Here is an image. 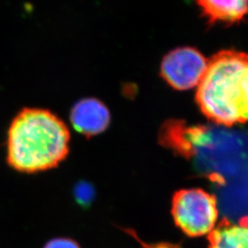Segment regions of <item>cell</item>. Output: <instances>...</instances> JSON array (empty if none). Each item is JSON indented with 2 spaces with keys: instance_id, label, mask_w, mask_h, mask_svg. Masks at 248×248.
Listing matches in <instances>:
<instances>
[{
  "instance_id": "6da1fadb",
  "label": "cell",
  "mask_w": 248,
  "mask_h": 248,
  "mask_svg": "<svg viewBox=\"0 0 248 248\" xmlns=\"http://www.w3.org/2000/svg\"><path fill=\"white\" fill-rule=\"evenodd\" d=\"M70 132L51 110L24 108L9 124L7 162L23 174H36L57 168L69 154Z\"/></svg>"
},
{
  "instance_id": "7a4b0ae2",
  "label": "cell",
  "mask_w": 248,
  "mask_h": 248,
  "mask_svg": "<svg viewBox=\"0 0 248 248\" xmlns=\"http://www.w3.org/2000/svg\"><path fill=\"white\" fill-rule=\"evenodd\" d=\"M196 101L209 121L231 127L248 122V54L223 50L208 61Z\"/></svg>"
},
{
  "instance_id": "3957f363",
  "label": "cell",
  "mask_w": 248,
  "mask_h": 248,
  "mask_svg": "<svg viewBox=\"0 0 248 248\" xmlns=\"http://www.w3.org/2000/svg\"><path fill=\"white\" fill-rule=\"evenodd\" d=\"M171 213L176 225L187 236H203L215 228L218 202L215 196L203 189H181L173 197Z\"/></svg>"
},
{
  "instance_id": "277c9868",
  "label": "cell",
  "mask_w": 248,
  "mask_h": 248,
  "mask_svg": "<svg viewBox=\"0 0 248 248\" xmlns=\"http://www.w3.org/2000/svg\"><path fill=\"white\" fill-rule=\"evenodd\" d=\"M208 60L195 48L181 47L169 52L161 63V76L172 88L187 90L198 87Z\"/></svg>"
},
{
  "instance_id": "5b68a950",
  "label": "cell",
  "mask_w": 248,
  "mask_h": 248,
  "mask_svg": "<svg viewBox=\"0 0 248 248\" xmlns=\"http://www.w3.org/2000/svg\"><path fill=\"white\" fill-rule=\"evenodd\" d=\"M69 118L73 128L88 138L103 133L110 124L109 110L98 98H83L76 102Z\"/></svg>"
},
{
  "instance_id": "8992f818",
  "label": "cell",
  "mask_w": 248,
  "mask_h": 248,
  "mask_svg": "<svg viewBox=\"0 0 248 248\" xmlns=\"http://www.w3.org/2000/svg\"><path fill=\"white\" fill-rule=\"evenodd\" d=\"M210 23L234 24L248 15V0H197Z\"/></svg>"
},
{
  "instance_id": "52a82bcc",
  "label": "cell",
  "mask_w": 248,
  "mask_h": 248,
  "mask_svg": "<svg viewBox=\"0 0 248 248\" xmlns=\"http://www.w3.org/2000/svg\"><path fill=\"white\" fill-rule=\"evenodd\" d=\"M208 235L209 248H248V217L239 222L224 219Z\"/></svg>"
},
{
  "instance_id": "ba28073f",
  "label": "cell",
  "mask_w": 248,
  "mask_h": 248,
  "mask_svg": "<svg viewBox=\"0 0 248 248\" xmlns=\"http://www.w3.org/2000/svg\"><path fill=\"white\" fill-rule=\"evenodd\" d=\"M94 197V188L87 182H79L75 187V198L81 206H89L92 202Z\"/></svg>"
},
{
  "instance_id": "9c48e42d",
  "label": "cell",
  "mask_w": 248,
  "mask_h": 248,
  "mask_svg": "<svg viewBox=\"0 0 248 248\" xmlns=\"http://www.w3.org/2000/svg\"><path fill=\"white\" fill-rule=\"evenodd\" d=\"M43 248H81L79 245L71 238L57 237L49 240Z\"/></svg>"
}]
</instances>
